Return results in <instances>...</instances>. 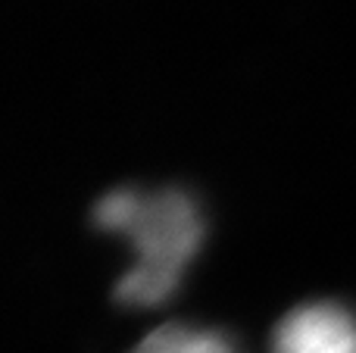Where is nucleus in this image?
Instances as JSON below:
<instances>
[{
  "instance_id": "1",
  "label": "nucleus",
  "mask_w": 356,
  "mask_h": 353,
  "mask_svg": "<svg viewBox=\"0 0 356 353\" xmlns=\"http://www.w3.org/2000/svg\"><path fill=\"white\" fill-rule=\"evenodd\" d=\"M94 219L100 229L122 235L135 254L116 288V297L129 306H156L172 297L203 244V216L184 191L119 188L100 200Z\"/></svg>"
},
{
  "instance_id": "2",
  "label": "nucleus",
  "mask_w": 356,
  "mask_h": 353,
  "mask_svg": "<svg viewBox=\"0 0 356 353\" xmlns=\"http://www.w3.org/2000/svg\"><path fill=\"white\" fill-rule=\"evenodd\" d=\"M272 353H356V316L338 304H307L282 319Z\"/></svg>"
},
{
  "instance_id": "3",
  "label": "nucleus",
  "mask_w": 356,
  "mask_h": 353,
  "mask_svg": "<svg viewBox=\"0 0 356 353\" xmlns=\"http://www.w3.org/2000/svg\"><path fill=\"white\" fill-rule=\"evenodd\" d=\"M131 353H234V347L219 331L191 329V325H163V329L150 331Z\"/></svg>"
}]
</instances>
